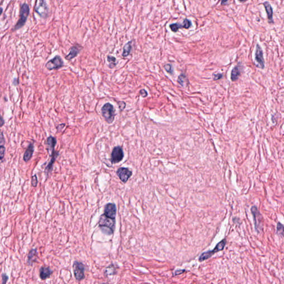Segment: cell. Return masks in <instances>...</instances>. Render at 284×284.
Masks as SVG:
<instances>
[{"mask_svg":"<svg viewBox=\"0 0 284 284\" xmlns=\"http://www.w3.org/2000/svg\"><path fill=\"white\" fill-rule=\"evenodd\" d=\"M98 224L103 233L112 235L115 229L116 220L115 219L109 218L103 214L100 217Z\"/></svg>","mask_w":284,"mask_h":284,"instance_id":"cell-1","label":"cell"},{"mask_svg":"<svg viewBox=\"0 0 284 284\" xmlns=\"http://www.w3.org/2000/svg\"><path fill=\"white\" fill-rule=\"evenodd\" d=\"M30 14V7L29 6L24 3L21 6L19 11V18L18 20L17 24L14 27L13 31L19 30L21 29L26 24L27 18Z\"/></svg>","mask_w":284,"mask_h":284,"instance_id":"cell-2","label":"cell"},{"mask_svg":"<svg viewBox=\"0 0 284 284\" xmlns=\"http://www.w3.org/2000/svg\"><path fill=\"white\" fill-rule=\"evenodd\" d=\"M116 111L114 106L110 103H105L101 109V113L103 117L108 124L112 123L116 116Z\"/></svg>","mask_w":284,"mask_h":284,"instance_id":"cell-3","label":"cell"},{"mask_svg":"<svg viewBox=\"0 0 284 284\" xmlns=\"http://www.w3.org/2000/svg\"><path fill=\"white\" fill-rule=\"evenodd\" d=\"M35 10L43 18H46L48 16L49 10L45 0H36Z\"/></svg>","mask_w":284,"mask_h":284,"instance_id":"cell-4","label":"cell"},{"mask_svg":"<svg viewBox=\"0 0 284 284\" xmlns=\"http://www.w3.org/2000/svg\"><path fill=\"white\" fill-rule=\"evenodd\" d=\"M74 277L77 281H81L85 278V266L82 262L75 261L73 264Z\"/></svg>","mask_w":284,"mask_h":284,"instance_id":"cell-5","label":"cell"},{"mask_svg":"<svg viewBox=\"0 0 284 284\" xmlns=\"http://www.w3.org/2000/svg\"><path fill=\"white\" fill-rule=\"evenodd\" d=\"M251 212L253 215L254 221L255 229L258 233H259L262 230V216L259 212L258 207L256 206H253L251 209Z\"/></svg>","mask_w":284,"mask_h":284,"instance_id":"cell-6","label":"cell"},{"mask_svg":"<svg viewBox=\"0 0 284 284\" xmlns=\"http://www.w3.org/2000/svg\"><path fill=\"white\" fill-rule=\"evenodd\" d=\"M64 66V62L59 56H56L53 58L50 59L46 64V68L49 71L58 70Z\"/></svg>","mask_w":284,"mask_h":284,"instance_id":"cell-7","label":"cell"},{"mask_svg":"<svg viewBox=\"0 0 284 284\" xmlns=\"http://www.w3.org/2000/svg\"><path fill=\"white\" fill-rule=\"evenodd\" d=\"M124 158V152L123 149L120 146L115 147L113 149L111 153V162L112 164L118 163Z\"/></svg>","mask_w":284,"mask_h":284,"instance_id":"cell-8","label":"cell"},{"mask_svg":"<svg viewBox=\"0 0 284 284\" xmlns=\"http://www.w3.org/2000/svg\"><path fill=\"white\" fill-rule=\"evenodd\" d=\"M255 61L257 62L258 67L264 69L265 68V61L264 58V54L262 49L259 44L256 46V51L255 54Z\"/></svg>","mask_w":284,"mask_h":284,"instance_id":"cell-9","label":"cell"},{"mask_svg":"<svg viewBox=\"0 0 284 284\" xmlns=\"http://www.w3.org/2000/svg\"><path fill=\"white\" fill-rule=\"evenodd\" d=\"M117 174L120 180L124 183H125L132 175V172L128 168L122 167L119 168L117 170Z\"/></svg>","mask_w":284,"mask_h":284,"instance_id":"cell-10","label":"cell"},{"mask_svg":"<svg viewBox=\"0 0 284 284\" xmlns=\"http://www.w3.org/2000/svg\"><path fill=\"white\" fill-rule=\"evenodd\" d=\"M117 214L116 205L113 203H108L104 210V214L109 218L115 219Z\"/></svg>","mask_w":284,"mask_h":284,"instance_id":"cell-11","label":"cell"},{"mask_svg":"<svg viewBox=\"0 0 284 284\" xmlns=\"http://www.w3.org/2000/svg\"><path fill=\"white\" fill-rule=\"evenodd\" d=\"M46 143L48 154L50 157H52L56 152L54 150V148L57 144V140L55 137L51 136L48 137Z\"/></svg>","mask_w":284,"mask_h":284,"instance_id":"cell-12","label":"cell"},{"mask_svg":"<svg viewBox=\"0 0 284 284\" xmlns=\"http://www.w3.org/2000/svg\"><path fill=\"white\" fill-rule=\"evenodd\" d=\"M82 48H83L81 45L78 44H75L70 48V52L65 57V59L68 61H71L72 59L74 58L78 55V54L80 53Z\"/></svg>","mask_w":284,"mask_h":284,"instance_id":"cell-13","label":"cell"},{"mask_svg":"<svg viewBox=\"0 0 284 284\" xmlns=\"http://www.w3.org/2000/svg\"><path fill=\"white\" fill-rule=\"evenodd\" d=\"M243 70V66L240 64L234 67L232 70L231 73V79L232 81L235 82L237 81L242 73Z\"/></svg>","mask_w":284,"mask_h":284,"instance_id":"cell-14","label":"cell"},{"mask_svg":"<svg viewBox=\"0 0 284 284\" xmlns=\"http://www.w3.org/2000/svg\"><path fill=\"white\" fill-rule=\"evenodd\" d=\"M52 273L53 271L49 267L42 266L40 269V278L42 280H45L47 278H50Z\"/></svg>","mask_w":284,"mask_h":284,"instance_id":"cell-15","label":"cell"},{"mask_svg":"<svg viewBox=\"0 0 284 284\" xmlns=\"http://www.w3.org/2000/svg\"><path fill=\"white\" fill-rule=\"evenodd\" d=\"M35 149H34V144L32 143H31L29 145V147L26 150L24 155V160L25 162H28L30 160L33 154Z\"/></svg>","mask_w":284,"mask_h":284,"instance_id":"cell-16","label":"cell"},{"mask_svg":"<svg viewBox=\"0 0 284 284\" xmlns=\"http://www.w3.org/2000/svg\"><path fill=\"white\" fill-rule=\"evenodd\" d=\"M263 5L265 7L266 13H267V17L269 21V23H273L274 20H273V9H272V6H271L270 3L266 1L263 3Z\"/></svg>","mask_w":284,"mask_h":284,"instance_id":"cell-17","label":"cell"},{"mask_svg":"<svg viewBox=\"0 0 284 284\" xmlns=\"http://www.w3.org/2000/svg\"><path fill=\"white\" fill-rule=\"evenodd\" d=\"M37 259V251L36 248L32 249L27 256V264L29 265H32L35 262Z\"/></svg>","mask_w":284,"mask_h":284,"instance_id":"cell-18","label":"cell"},{"mask_svg":"<svg viewBox=\"0 0 284 284\" xmlns=\"http://www.w3.org/2000/svg\"><path fill=\"white\" fill-rule=\"evenodd\" d=\"M58 155H59V153L58 152H56L51 157L52 158H51V159L50 160V161H49L48 166H47V167L46 168V170H45V171L46 172V174H48V173L52 170L53 164H54L55 160L56 159V158L58 157Z\"/></svg>","mask_w":284,"mask_h":284,"instance_id":"cell-19","label":"cell"},{"mask_svg":"<svg viewBox=\"0 0 284 284\" xmlns=\"http://www.w3.org/2000/svg\"><path fill=\"white\" fill-rule=\"evenodd\" d=\"M131 50H132V41H129L124 45L123 53H122V56L123 57H126L128 56H129Z\"/></svg>","mask_w":284,"mask_h":284,"instance_id":"cell-20","label":"cell"},{"mask_svg":"<svg viewBox=\"0 0 284 284\" xmlns=\"http://www.w3.org/2000/svg\"><path fill=\"white\" fill-rule=\"evenodd\" d=\"M107 61L109 63L108 67L111 69H112L114 68L117 65V59L116 57L112 56H107Z\"/></svg>","mask_w":284,"mask_h":284,"instance_id":"cell-21","label":"cell"},{"mask_svg":"<svg viewBox=\"0 0 284 284\" xmlns=\"http://www.w3.org/2000/svg\"><path fill=\"white\" fill-rule=\"evenodd\" d=\"M226 244V239H223L220 242H219L216 245V246L215 247L214 249L215 250L216 252L218 253L219 251H222L224 248H225V245Z\"/></svg>","mask_w":284,"mask_h":284,"instance_id":"cell-22","label":"cell"},{"mask_svg":"<svg viewBox=\"0 0 284 284\" xmlns=\"http://www.w3.org/2000/svg\"><path fill=\"white\" fill-rule=\"evenodd\" d=\"M277 233L280 236H284V225L280 222H278L277 224Z\"/></svg>","mask_w":284,"mask_h":284,"instance_id":"cell-23","label":"cell"},{"mask_svg":"<svg viewBox=\"0 0 284 284\" xmlns=\"http://www.w3.org/2000/svg\"><path fill=\"white\" fill-rule=\"evenodd\" d=\"M170 28L173 32H176L180 28H182V24H173L170 25Z\"/></svg>","mask_w":284,"mask_h":284,"instance_id":"cell-24","label":"cell"},{"mask_svg":"<svg viewBox=\"0 0 284 284\" xmlns=\"http://www.w3.org/2000/svg\"><path fill=\"white\" fill-rule=\"evenodd\" d=\"M185 79H186L185 75L184 74H182L178 77V82L181 86H183L184 83H185Z\"/></svg>","mask_w":284,"mask_h":284,"instance_id":"cell-25","label":"cell"},{"mask_svg":"<svg viewBox=\"0 0 284 284\" xmlns=\"http://www.w3.org/2000/svg\"><path fill=\"white\" fill-rule=\"evenodd\" d=\"M191 26V22L190 20L188 19H185L184 20L183 23L182 24V28L187 29H189Z\"/></svg>","mask_w":284,"mask_h":284,"instance_id":"cell-26","label":"cell"},{"mask_svg":"<svg viewBox=\"0 0 284 284\" xmlns=\"http://www.w3.org/2000/svg\"><path fill=\"white\" fill-rule=\"evenodd\" d=\"M5 150H6V148L5 147V146L3 145H1V149H0V158H1V161H2L3 158L5 156Z\"/></svg>","mask_w":284,"mask_h":284,"instance_id":"cell-27","label":"cell"},{"mask_svg":"<svg viewBox=\"0 0 284 284\" xmlns=\"http://www.w3.org/2000/svg\"><path fill=\"white\" fill-rule=\"evenodd\" d=\"M164 68L166 71L169 73V74H173V69L172 68V65L170 64H166L164 65Z\"/></svg>","mask_w":284,"mask_h":284,"instance_id":"cell-28","label":"cell"},{"mask_svg":"<svg viewBox=\"0 0 284 284\" xmlns=\"http://www.w3.org/2000/svg\"><path fill=\"white\" fill-rule=\"evenodd\" d=\"M38 183V180H37V178L36 175H33L31 178V184L33 187H36Z\"/></svg>","mask_w":284,"mask_h":284,"instance_id":"cell-29","label":"cell"},{"mask_svg":"<svg viewBox=\"0 0 284 284\" xmlns=\"http://www.w3.org/2000/svg\"><path fill=\"white\" fill-rule=\"evenodd\" d=\"M223 77V75L221 73H218V74H214L213 76V79L214 81H217L220 79L222 78Z\"/></svg>","mask_w":284,"mask_h":284,"instance_id":"cell-30","label":"cell"},{"mask_svg":"<svg viewBox=\"0 0 284 284\" xmlns=\"http://www.w3.org/2000/svg\"><path fill=\"white\" fill-rule=\"evenodd\" d=\"M8 280V276L6 275V274H2V284H6L7 281Z\"/></svg>","mask_w":284,"mask_h":284,"instance_id":"cell-31","label":"cell"},{"mask_svg":"<svg viewBox=\"0 0 284 284\" xmlns=\"http://www.w3.org/2000/svg\"><path fill=\"white\" fill-rule=\"evenodd\" d=\"M140 94L142 95L143 97H146L148 95V93L147 92V91L145 90V89H142L140 91Z\"/></svg>","mask_w":284,"mask_h":284,"instance_id":"cell-32","label":"cell"},{"mask_svg":"<svg viewBox=\"0 0 284 284\" xmlns=\"http://www.w3.org/2000/svg\"><path fill=\"white\" fill-rule=\"evenodd\" d=\"M118 103L119 108V109H120L121 111H122V110H123L124 108H125V103H124V102H122V104H120L119 102Z\"/></svg>","mask_w":284,"mask_h":284,"instance_id":"cell-33","label":"cell"},{"mask_svg":"<svg viewBox=\"0 0 284 284\" xmlns=\"http://www.w3.org/2000/svg\"><path fill=\"white\" fill-rule=\"evenodd\" d=\"M1 127H2L3 125L5 124V120H3V119L2 118V117H1Z\"/></svg>","mask_w":284,"mask_h":284,"instance_id":"cell-34","label":"cell"},{"mask_svg":"<svg viewBox=\"0 0 284 284\" xmlns=\"http://www.w3.org/2000/svg\"><path fill=\"white\" fill-rule=\"evenodd\" d=\"M228 0H221V5H226L228 2Z\"/></svg>","mask_w":284,"mask_h":284,"instance_id":"cell-35","label":"cell"},{"mask_svg":"<svg viewBox=\"0 0 284 284\" xmlns=\"http://www.w3.org/2000/svg\"><path fill=\"white\" fill-rule=\"evenodd\" d=\"M239 1L240 2H244L247 1L248 0H239Z\"/></svg>","mask_w":284,"mask_h":284,"instance_id":"cell-36","label":"cell"}]
</instances>
